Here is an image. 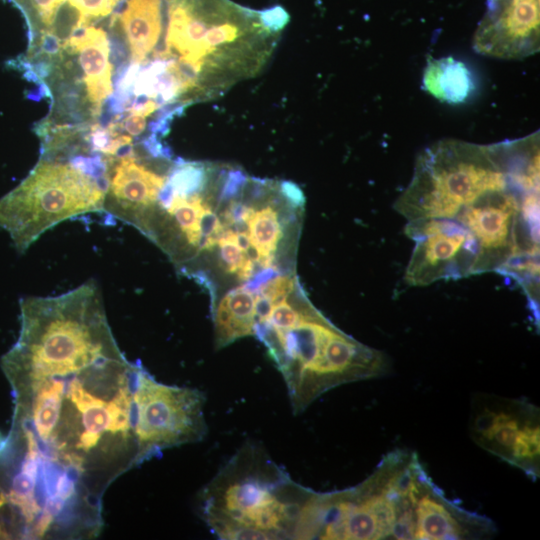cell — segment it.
I'll return each instance as SVG.
<instances>
[{
	"mask_svg": "<svg viewBox=\"0 0 540 540\" xmlns=\"http://www.w3.org/2000/svg\"><path fill=\"white\" fill-rule=\"evenodd\" d=\"M20 310L19 337L1 360L14 398L1 452L36 469L38 513L58 501L100 518L108 486L162 452L152 418L158 382L118 347L95 281L23 298Z\"/></svg>",
	"mask_w": 540,
	"mask_h": 540,
	"instance_id": "cell-1",
	"label": "cell"
},
{
	"mask_svg": "<svg viewBox=\"0 0 540 540\" xmlns=\"http://www.w3.org/2000/svg\"><path fill=\"white\" fill-rule=\"evenodd\" d=\"M165 47L156 60L172 62L176 77L202 100L255 76L280 31L265 11L230 0H165Z\"/></svg>",
	"mask_w": 540,
	"mask_h": 540,
	"instance_id": "cell-2",
	"label": "cell"
},
{
	"mask_svg": "<svg viewBox=\"0 0 540 540\" xmlns=\"http://www.w3.org/2000/svg\"><path fill=\"white\" fill-rule=\"evenodd\" d=\"M316 495L247 443L202 490L200 510L220 539H312Z\"/></svg>",
	"mask_w": 540,
	"mask_h": 540,
	"instance_id": "cell-3",
	"label": "cell"
},
{
	"mask_svg": "<svg viewBox=\"0 0 540 540\" xmlns=\"http://www.w3.org/2000/svg\"><path fill=\"white\" fill-rule=\"evenodd\" d=\"M538 156V132L489 145L441 140L419 154L412 179L393 207L407 221L449 218L479 195L507 183Z\"/></svg>",
	"mask_w": 540,
	"mask_h": 540,
	"instance_id": "cell-4",
	"label": "cell"
},
{
	"mask_svg": "<svg viewBox=\"0 0 540 540\" xmlns=\"http://www.w3.org/2000/svg\"><path fill=\"white\" fill-rule=\"evenodd\" d=\"M108 174L95 178L67 158H41L29 175L0 199V228L24 253L44 232L77 215L104 212Z\"/></svg>",
	"mask_w": 540,
	"mask_h": 540,
	"instance_id": "cell-5",
	"label": "cell"
},
{
	"mask_svg": "<svg viewBox=\"0 0 540 540\" xmlns=\"http://www.w3.org/2000/svg\"><path fill=\"white\" fill-rule=\"evenodd\" d=\"M407 222L405 233L415 242L404 275L409 286L480 274L477 247L456 223L444 218Z\"/></svg>",
	"mask_w": 540,
	"mask_h": 540,
	"instance_id": "cell-6",
	"label": "cell"
},
{
	"mask_svg": "<svg viewBox=\"0 0 540 540\" xmlns=\"http://www.w3.org/2000/svg\"><path fill=\"white\" fill-rule=\"evenodd\" d=\"M473 48L501 59H522L539 50V0H488Z\"/></svg>",
	"mask_w": 540,
	"mask_h": 540,
	"instance_id": "cell-7",
	"label": "cell"
},
{
	"mask_svg": "<svg viewBox=\"0 0 540 540\" xmlns=\"http://www.w3.org/2000/svg\"><path fill=\"white\" fill-rule=\"evenodd\" d=\"M417 540L464 539L489 529L488 521L450 502L430 478L413 505Z\"/></svg>",
	"mask_w": 540,
	"mask_h": 540,
	"instance_id": "cell-8",
	"label": "cell"
},
{
	"mask_svg": "<svg viewBox=\"0 0 540 540\" xmlns=\"http://www.w3.org/2000/svg\"><path fill=\"white\" fill-rule=\"evenodd\" d=\"M62 48L79 54L87 98L92 104L93 115H99L104 100L112 93L107 33L101 27L77 23L69 31Z\"/></svg>",
	"mask_w": 540,
	"mask_h": 540,
	"instance_id": "cell-9",
	"label": "cell"
},
{
	"mask_svg": "<svg viewBox=\"0 0 540 540\" xmlns=\"http://www.w3.org/2000/svg\"><path fill=\"white\" fill-rule=\"evenodd\" d=\"M536 420L534 407L520 402L484 406L474 419L475 439L485 449L512 463L519 437Z\"/></svg>",
	"mask_w": 540,
	"mask_h": 540,
	"instance_id": "cell-10",
	"label": "cell"
},
{
	"mask_svg": "<svg viewBox=\"0 0 540 540\" xmlns=\"http://www.w3.org/2000/svg\"><path fill=\"white\" fill-rule=\"evenodd\" d=\"M112 15L126 37L132 63L141 65L163 33L165 0H125Z\"/></svg>",
	"mask_w": 540,
	"mask_h": 540,
	"instance_id": "cell-11",
	"label": "cell"
},
{
	"mask_svg": "<svg viewBox=\"0 0 540 540\" xmlns=\"http://www.w3.org/2000/svg\"><path fill=\"white\" fill-rule=\"evenodd\" d=\"M424 89L449 104L465 102L475 90V82L466 64L453 57L428 60L423 75Z\"/></svg>",
	"mask_w": 540,
	"mask_h": 540,
	"instance_id": "cell-12",
	"label": "cell"
},
{
	"mask_svg": "<svg viewBox=\"0 0 540 540\" xmlns=\"http://www.w3.org/2000/svg\"><path fill=\"white\" fill-rule=\"evenodd\" d=\"M255 296L244 285L231 290L214 310L215 344L224 347L252 334Z\"/></svg>",
	"mask_w": 540,
	"mask_h": 540,
	"instance_id": "cell-13",
	"label": "cell"
},
{
	"mask_svg": "<svg viewBox=\"0 0 540 540\" xmlns=\"http://www.w3.org/2000/svg\"><path fill=\"white\" fill-rule=\"evenodd\" d=\"M248 233L251 243L261 254L259 264L266 259L274 258L273 252L282 237L276 211L267 206L254 211L248 222Z\"/></svg>",
	"mask_w": 540,
	"mask_h": 540,
	"instance_id": "cell-14",
	"label": "cell"
},
{
	"mask_svg": "<svg viewBox=\"0 0 540 540\" xmlns=\"http://www.w3.org/2000/svg\"><path fill=\"white\" fill-rule=\"evenodd\" d=\"M236 236V231L226 229L217 241L223 266L230 273L236 272L246 255L237 244Z\"/></svg>",
	"mask_w": 540,
	"mask_h": 540,
	"instance_id": "cell-15",
	"label": "cell"
},
{
	"mask_svg": "<svg viewBox=\"0 0 540 540\" xmlns=\"http://www.w3.org/2000/svg\"><path fill=\"white\" fill-rule=\"evenodd\" d=\"M294 289L293 279L287 276H276L261 286L255 293L268 297L273 304L287 299Z\"/></svg>",
	"mask_w": 540,
	"mask_h": 540,
	"instance_id": "cell-16",
	"label": "cell"
},
{
	"mask_svg": "<svg viewBox=\"0 0 540 540\" xmlns=\"http://www.w3.org/2000/svg\"><path fill=\"white\" fill-rule=\"evenodd\" d=\"M247 183L246 175L239 170H231L227 173L222 188L220 199L231 200L244 189Z\"/></svg>",
	"mask_w": 540,
	"mask_h": 540,
	"instance_id": "cell-17",
	"label": "cell"
},
{
	"mask_svg": "<svg viewBox=\"0 0 540 540\" xmlns=\"http://www.w3.org/2000/svg\"><path fill=\"white\" fill-rule=\"evenodd\" d=\"M39 53L49 58L60 54L62 44L59 36L52 29L41 30L38 41Z\"/></svg>",
	"mask_w": 540,
	"mask_h": 540,
	"instance_id": "cell-18",
	"label": "cell"
},
{
	"mask_svg": "<svg viewBox=\"0 0 540 540\" xmlns=\"http://www.w3.org/2000/svg\"><path fill=\"white\" fill-rule=\"evenodd\" d=\"M278 274V270L274 266L264 268V270L258 272L253 278L251 277L252 279L247 280L244 286L250 291L256 292L261 286Z\"/></svg>",
	"mask_w": 540,
	"mask_h": 540,
	"instance_id": "cell-19",
	"label": "cell"
},
{
	"mask_svg": "<svg viewBox=\"0 0 540 540\" xmlns=\"http://www.w3.org/2000/svg\"><path fill=\"white\" fill-rule=\"evenodd\" d=\"M279 189L283 197L293 206L300 207L304 204L303 193L294 183L282 182Z\"/></svg>",
	"mask_w": 540,
	"mask_h": 540,
	"instance_id": "cell-20",
	"label": "cell"
},
{
	"mask_svg": "<svg viewBox=\"0 0 540 540\" xmlns=\"http://www.w3.org/2000/svg\"><path fill=\"white\" fill-rule=\"evenodd\" d=\"M146 117L131 113L123 121V129L132 136H138L146 129Z\"/></svg>",
	"mask_w": 540,
	"mask_h": 540,
	"instance_id": "cell-21",
	"label": "cell"
},
{
	"mask_svg": "<svg viewBox=\"0 0 540 540\" xmlns=\"http://www.w3.org/2000/svg\"><path fill=\"white\" fill-rule=\"evenodd\" d=\"M254 263L247 255H245L242 263L236 270V274L241 280H249L253 276Z\"/></svg>",
	"mask_w": 540,
	"mask_h": 540,
	"instance_id": "cell-22",
	"label": "cell"
},
{
	"mask_svg": "<svg viewBox=\"0 0 540 540\" xmlns=\"http://www.w3.org/2000/svg\"><path fill=\"white\" fill-rule=\"evenodd\" d=\"M0 442H1V440H0Z\"/></svg>",
	"mask_w": 540,
	"mask_h": 540,
	"instance_id": "cell-23",
	"label": "cell"
}]
</instances>
